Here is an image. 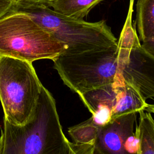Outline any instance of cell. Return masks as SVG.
Listing matches in <instances>:
<instances>
[{"instance_id":"obj_8","label":"cell","mask_w":154,"mask_h":154,"mask_svg":"<svg viewBox=\"0 0 154 154\" xmlns=\"http://www.w3.org/2000/svg\"><path fill=\"white\" fill-rule=\"evenodd\" d=\"M149 104L140 92L125 82L117 87L116 100L112 109L111 120L125 114L145 111Z\"/></svg>"},{"instance_id":"obj_3","label":"cell","mask_w":154,"mask_h":154,"mask_svg":"<svg viewBox=\"0 0 154 154\" xmlns=\"http://www.w3.org/2000/svg\"><path fill=\"white\" fill-rule=\"evenodd\" d=\"M12 10L31 17L64 46V53H81L117 43L104 20L88 22L63 15L45 5L25 2H16Z\"/></svg>"},{"instance_id":"obj_15","label":"cell","mask_w":154,"mask_h":154,"mask_svg":"<svg viewBox=\"0 0 154 154\" xmlns=\"http://www.w3.org/2000/svg\"><path fill=\"white\" fill-rule=\"evenodd\" d=\"M141 45L144 50L154 57V35L142 42Z\"/></svg>"},{"instance_id":"obj_18","label":"cell","mask_w":154,"mask_h":154,"mask_svg":"<svg viewBox=\"0 0 154 154\" xmlns=\"http://www.w3.org/2000/svg\"><path fill=\"white\" fill-rule=\"evenodd\" d=\"M3 144H4V137H3V135L1 132V136H0V154L1 153V152H2Z\"/></svg>"},{"instance_id":"obj_14","label":"cell","mask_w":154,"mask_h":154,"mask_svg":"<svg viewBox=\"0 0 154 154\" xmlns=\"http://www.w3.org/2000/svg\"><path fill=\"white\" fill-rule=\"evenodd\" d=\"M16 2V0H0V18L10 11Z\"/></svg>"},{"instance_id":"obj_12","label":"cell","mask_w":154,"mask_h":154,"mask_svg":"<svg viewBox=\"0 0 154 154\" xmlns=\"http://www.w3.org/2000/svg\"><path fill=\"white\" fill-rule=\"evenodd\" d=\"M99 129V127L93 122L91 117L81 123L69 128L68 132L74 143L93 145L97 138Z\"/></svg>"},{"instance_id":"obj_4","label":"cell","mask_w":154,"mask_h":154,"mask_svg":"<svg viewBox=\"0 0 154 154\" xmlns=\"http://www.w3.org/2000/svg\"><path fill=\"white\" fill-rule=\"evenodd\" d=\"M64 46L26 14L11 10L0 18V56L28 62L54 60Z\"/></svg>"},{"instance_id":"obj_7","label":"cell","mask_w":154,"mask_h":154,"mask_svg":"<svg viewBox=\"0 0 154 154\" xmlns=\"http://www.w3.org/2000/svg\"><path fill=\"white\" fill-rule=\"evenodd\" d=\"M125 82H114L85 91L79 97L91 113L93 122L100 127L111 119L112 109L115 105L117 87Z\"/></svg>"},{"instance_id":"obj_5","label":"cell","mask_w":154,"mask_h":154,"mask_svg":"<svg viewBox=\"0 0 154 154\" xmlns=\"http://www.w3.org/2000/svg\"><path fill=\"white\" fill-rule=\"evenodd\" d=\"M32 63L0 56V100L4 117L16 126L31 117L42 91Z\"/></svg>"},{"instance_id":"obj_11","label":"cell","mask_w":154,"mask_h":154,"mask_svg":"<svg viewBox=\"0 0 154 154\" xmlns=\"http://www.w3.org/2000/svg\"><path fill=\"white\" fill-rule=\"evenodd\" d=\"M137 125L140 134V143L137 154H154V119L150 112H139Z\"/></svg>"},{"instance_id":"obj_1","label":"cell","mask_w":154,"mask_h":154,"mask_svg":"<svg viewBox=\"0 0 154 154\" xmlns=\"http://www.w3.org/2000/svg\"><path fill=\"white\" fill-rule=\"evenodd\" d=\"M4 144L1 154H69L52 94L43 85L31 119L16 126L4 119Z\"/></svg>"},{"instance_id":"obj_16","label":"cell","mask_w":154,"mask_h":154,"mask_svg":"<svg viewBox=\"0 0 154 154\" xmlns=\"http://www.w3.org/2000/svg\"><path fill=\"white\" fill-rule=\"evenodd\" d=\"M52 0H16V2H25L31 4H42L46 6H49V4Z\"/></svg>"},{"instance_id":"obj_17","label":"cell","mask_w":154,"mask_h":154,"mask_svg":"<svg viewBox=\"0 0 154 154\" xmlns=\"http://www.w3.org/2000/svg\"><path fill=\"white\" fill-rule=\"evenodd\" d=\"M146 111H147L148 112H152L154 114V104L153 105H148V106L147 107Z\"/></svg>"},{"instance_id":"obj_13","label":"cell","mask_w":154,"mask_h":154,"mask_svg":"<svg viewBox=\"0 0 154 154\" xmlns=\"http://www.w3.org/2000/svg\"><path fill=\"white\" fill-rule=\"evenodd\" d=\"M69 154H94L91 144H77L69 141Z\"/></svg>"},{"instance_id":"obj_2","label":"cell","mask_w":154,"mask_h":154,"mask_svg":"<svg viewBox=\"0 0 154 154\" xmlns=\"http://www.w3.org/2000/svg\"><path fill=\"white\" fill-rule=\"evenodd\" d=\"M133 46L116 45L78 54L62 53L54 62L64 84L80 95L88 90L124 81L122 74Z\"/></svg>"},{"instance_id":"obj_10","label":"cell","mask_w":154,"mask_h":154,"mask_svg":"<svg viewBox=\"0 0 154 154\" xmlns=\"http://www.w3.org/2000/svg\"><path fill=\"white\" fill-rule=\"evenodd\" d=\"M136 25L140 41L154 35V0H137Z\"/></svg>"},{"instance_id":"obj_9","label":"cell","mask_w":154,"mask_h":154,"mask_svg":"<svg viewBox=\"0 0 154 154\" xmlns=\"http://www.w3.org/2000/svg\"><path fill=\"white\" fill-rule=\"evenodd\" d=\"M102 0H52L49 7L63 15L83 20L90 10Z\"/></svg>"},{"instance_id":"obj_6","label":"cell","mask_w":154,"mask_h":154,"mask_svg":"<svg viewBox=\"0 0 154 154\" xmlns=\"http://www.w3.org/2000/svg\"><path fill=\"white\" fill-rule=\"evenodd\" d=\"M137 114L123 115L99 127L93 144L94 154H128L125 144L127 138L134 133Z\"/></svg>"}]
</instances>
